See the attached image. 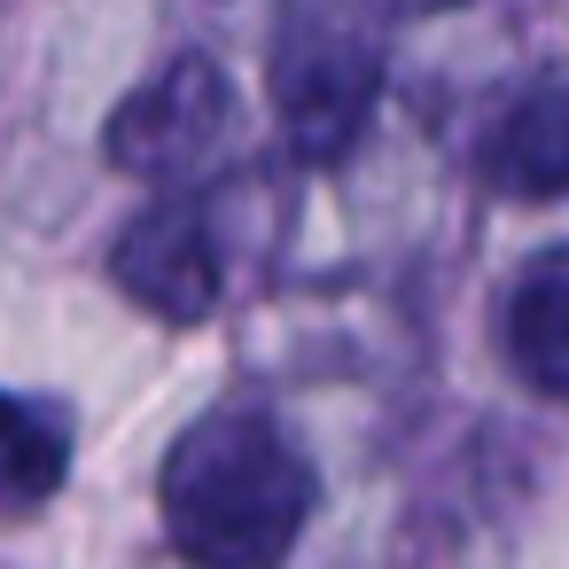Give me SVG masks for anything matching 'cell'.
Masks as SVG:
<instances>
[{
  "mask_svg": "<svg viewBox=\"0 0 569 569\" xmlns=\"http://www.w3.org/2000/svg\"><path fill=\"white\" fill-rule=\"evenodd\" d=\"M312 507L320 476L305 445L258 406L196 413L157 468V515L188 569H281Z\"/></svg>",
  "mask_w": 569,
  "mask_h": 569,
  "instance_id": "6da1fadb",
  "label": "cell"
},
{
  "mask_svg": "<svg viewBox=\"0 0 569 569\" xmlns=\"http://www.w3.org/2000/svg\"><path fill=\"white\" fill-rule=\"evenodd\" d=\"M382 102V40L351 0H297L273 40V110L305 164H343Z\"/></svg>",
  "mask_w": 569,
  "mask_h": 569,
  "instance_id": "7a4b0ae2",
  "label": "cell"
},
{
  "mask_svg": "<svg viewBox=\"0 0 569 569\" xmlns=\"http://www.w3.org/2000/svg\"><path fill=\"white\" fill-rule=\"evenodd\" d=\"M234 126H242L234 79L211 56H180V63H164L149 87H133L118 102V118L102 133V157L118 172H133V180L188 188L234 149Z\"/></svg>",
  "mask_w": 569,
  "mask_h": 569,
  "instance_id": "3957f363",
  "label": "cell"
},
{
  "mask_svg": "<svg viewBox=\"0 0 569 569\" xmlns=\"http://www.w3.org/2000/svg\"><path fill=\"white\" fill-rule=\"evenodd\" d=\"M110 281L149 305L157 320L188 328V320H211L219 297H227V242H219V219L188 196H164L149 203L141 219H126L118 250H110Z\"/></svg>",
  "mask_w": 569,
  "mask_h": 569,
  "instance_id": "277c9868",
  "label": "cell"
},
{
  "mask_svg": "<svg viewBox=\"0 0 569 569\" xmlns=\"http://www.w3.org/2000/svg\"><path fill=\"white\" fill-rule=\"evenodd\" d=\"M476 172L515 196V203H553L569 196V79L522 87L476 141Z\"/></svg>",
  "mask_w": 569,
  "mask_h": 569,
  "instance_id": "5b68a950",
  "label": "cell"
},
{
  "mask_svg": "<svg viewBox=\"0 0 569 569\" xmlns=\"http://www.w3.org/2000/svg\"><path fill=\"white\" fill-rule=\"evenodd\" d=\"M499 343L538 398L569 406V242L522 258V273L499 297Z\"/></svg>",
  "mask_w": 569,
  "mask_h": 569,
  "instance_id": "8992f818",
  "label": "cell"
},
{
  "mask_svg": "<svg viewBox=\"0 0 569 569\" xmlns=\"http://www.w3.org/2000/svg\"><path fill=\"white\" fill-rule=\"evenodd\" d=\"M71 476V421L40 398L0 390V515H32Z\"/></svg>",
  "mask_w": 569,
  "mask_h": 569,
  "instance_id": "52a82bcc",
  "label": "cell"
},
{
  "mask_svg": "<svg viewBox=\"0 0 569 569\" xmlns=\"http://www.w3.org/2000/svg\"><path fill=\"white\" fill-rule=\"evenodd\" d=\"M445 9H468V0H382V17H445Z\"/></svg>",
  "mask_w": 569,
  "mask_h": 569,
  "instance_id": "ba28073f",
  "label": "cell"
}]
</instances>
